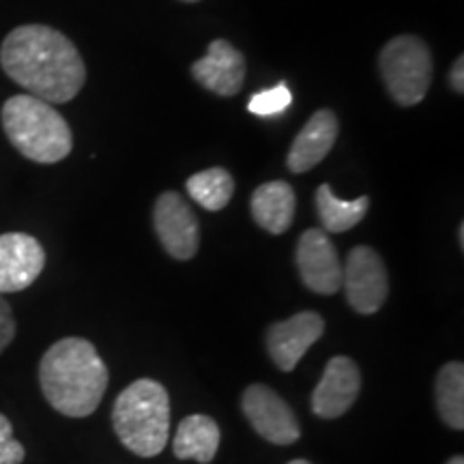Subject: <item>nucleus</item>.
<instances>
[{
    "mask_svg": "<svg viewBox=\"0 0 464 464\" xmlns=\"http://www.w3.org/2000/svg\"><path fill=\"white\" fill-rule=\"evenodd\" d=\"M448 464H464V458L462 456H454V458H450Z\"/></svg>",
    "mask_w": 464,
    "mask_h": 464,
    "instance_id": "nucleus-24",
    "label": "nucleus"
},
{
    "mask_svg": "<svg viewBox=\"0 0 464 464\" xmlns=\"http://www.w3.org/2000/svg\"><path fill=\"white\" fill-rule=\"evenodd\" d=\"M188 194L194 202H198L207 211H222L235 194V181L232 174L224 168H208V170L196 172L188 179Z\"/></svg>",
    "mask_w": 464,
    "mask_h": 464,
    "instance_id": "nucleus-19",
    "label": "nucleus"
},
{
    "mask_svg": "<svg viewBox=\"0 0 464 464\" xmlns=\"http://www.w3.org/2000/svg\"><path fill=\"white\" fill-rule=\"evenodd\" d=\"M3 130L17 153L37 164H56L73 149V136L67 121L52 103L33 95H15L5 102Z\"/></svg>",
    "mask_w": 464,
    "mask_h": 464,
    "instance_id": "nucleus-4",
    "label": "nucleus"
},
{
    "mask_svg": "<svg viewBox=\"0 0 464 464\" xmlns=\"http://www.w3.org/2000/svg\"><path fill=\"white\" fill-rule=\"evenodd\" d=\"M379 72L398 106H417L432 84L430 48L415 34H398L381 50Z\"/></svg>",
    "mask_w": 464,
    "mask_h": 464,
    "instance_id": "nucleus-5",
    "label": "nucleus"
},
{
    "mask_svg": "<svg viewBox=\"0 0 464 464\" xmlns=\"http://www.w3.org/2000/svg\"><path fill=\"white\" fill-rule=\"evenodd\" d=\"M24 458V445L14 439V426L0 413V464H22Z\"/></svg>",
    "mask_w": 464,
    "mask_h": 464,
    "instance_id": "nucleus-21",
    "label": "nucleus"
},
{
    "mask_svg": "<svg viewBox=\"0 0 464 464\" xmlns=\"http://www.w3.org/2000/svg\"><path fill=\"white\" fill-rule=\"evenodd\" d=\"M45 252L34 237L24 232L0 235V295L20 293L42 276Z\"/></svg>",
    "mask_w": 464,
    "mask_h": 464,
    "instance_id": "nucleus-12",
    "label": "nucleus"
},
{
    "mask_svg": "<svg viewBox=\"0 0 464 464\" xmlns=\"http://www.w3.org/2000/svg\"><path fill=\"white\" fill-rule=\"evenodd\" d=\"M5 73L48 103L72 102L86 82V67L75 45L63 33L44 24L17 26L0 48Z\"/></svg>",
    "mask_w": 464,
    "mask_h": 464,
    "instance_id": "nucleus-1",
    "label": "nucleus"
},
{
    "mask_svg": "<svg viewBox=\"0 0 464 464\" xmlns=\"http://www.w3.org/2000/svg\"><path fill=\"white\" fill-rule=\"evenodd\" d=\"M15 338V318L11 312V305L0 295V353L7 348Z\"/></svg>",
    "mask_w": 464,
    "mask_h": 464,
    "instance_id": "nucleus-22",
    "label": "nucleus"
},
{
    "mask_svg": "<svg viewBox=\"0 0 464 464\" xmlns=\"http://www.w3.org/2000/svg\"><path fill=\"white\" fill-rule=\"evenodd\" d=\"M246 56L226 39H216L208 44L207 56L191 65V75L207 91L219 97L239 95L246 84Z\"/></svg>",
    "mask_w": 464,
    "mask_h": 464,
    "instance_id": "nucleus-13",
    "label": "nucleus"
},
{
    "mask_svg": "<svg viewBox=\"0 0 464 464\" xmlns=\"http://www.w3.org/2000/svg\"><path fill=\"white\" fill-rule=\"evenodd\" d=\"M153 226L161 247L174 260H189L200 246V226L188 200L177 191H164L155 202Z\"/></svg>",
    "mask_w": 464,
    "mask_h": 464,
    "instance_id": "nucleus-8",
    "label": "nucleus"
},
{
    "mask_svg": "<svg viewBox=\"0 0 464 464\" xmlns=\"http://www.w3.org/2000/svg\"><path fill=\"white\" fill-rule=\"evenodd\" d=\"M249 208L260 228L271 235H284L295 219L297 196L286 181H269L254 189Z\"/></svg>",
    "mask_w": 464,
    "mask_h": 464,
    "instance_id": "nucleus-15",
    "label": "nucleus"
},
{
    "mask_svg": "<svg viewBox=\"0 0 464 464\" xmlns=\"http://www.w3.org/2000/svg\"><path fill=\"white\" fill-rule=\"evenodd\" d=\"M370 208V198L362 196L357 200H342L334 194L327 183L316 189V213L324 232H346L362 222Z\"/></svg>",
    "mask_w": 464,
    "mask_h": 464,
    "instance_id": "nucleus-17",
    "label": "nucleus"
},
{
    "mask_svg": "<svg viewBox=\"0 0 464 464\" xmlns=\"http://www.w3.org/2000/svg\"><path fill=\"white\" fill-rule=\"evenodd\" d=\"M437 396V411L451 430L464 428V365L460 362H450L439 370L434 382Z\"/></svg>",
    "mask_w": 464,
    "mask_h": 464,
    "instance_id": "nucleus-18",
    "label": "nucleus"
},
{
    "mask_svg": "<svg viewBox=\"0 0 464 464\" xmlns=\"http://www.w3.org/2000/svg\"><path fill=\"white\" fill-rule=\"evenodd\" d=\"M362 392V372L348 357H334L312 393V413L323 420H338L357 402Z\"/></svg>",
    "mask_w": 464,
    "mask_h": 464,
    "instance_id": "nucleus-11",
    "label": "nucleus"
},
{
    "mask_svg": "<svg viewBox=\"0 0 464 464\" xmlns=\"http://www.w3.org/2000/svg\"><path fill=\"white\" fill-rule=\"evenodd\" d=\"M293 103V92L284 82H280L274 89H266L260 92H254L249 97L247 110L256 116H277L282 112H286Z\"/></svg>",
    "mask_w": 464,
    "mask_h": 464,
    "instance_id": "nucleus-20",
    "label": "nucleus"
},
{
    "mask_svg": "<svg viewBox=\"0 0 464 464\" xmlns=\"http://www.w3.org/2000/svg\"><path fill=\"white\" fill-rule=\"evenodd\" d=\"M112 426L123 448L140 458L164 451L170 432V398L153 379H138L116 398Z\"/></svg>",
    "mask_w": 464,
    "mask_h": 464,
    "instance_id": "nucleus-3",
    "label": "nucleus"
},
{
    "mask_svg": "<svg viewBox=\"0 0 464 464\" xmlns=\"http://www.w3.org/2000/svg\"><path fill=\"white\" fill-rule=\"evenodd\" d=\"M295 260H297L301 282L312 293L329 297L342 290V263L338 249L324 230H305L299 237Z\"/></svg>",
    "mask_w": 464,
    "mask_h": 464,
    "instance_id": "nucleus-9",
    "label": "nucleus"
},
{
    "mask_svg": "<svg viewBox=\"0 0 464 464\" xmlns=\"http://www.w3.org/2000/svg\"><path fill=\"white\" fill-rule=\"evenodd\" d=\"M288 464H312V462H307V460H290Z\"/></svg>",
    "mask_w": 464,
    "mask_h": 464,
    "instance_id": "nucleus-26",
    "label": "nucleus"
},
{
    "mask_svg": "<svg viewBox=\"0 0 464 464\" xmlns=\"http://www.w3.org/2000/svg\"><path fill=\"white\" fill-rule=\"evenodd\" d=\"M324 334V321L316 312H299L274 323L266 332V351L282 372H293L304 355Z\"/></svg>",
    "mask_w": 464,
    "mask_h": 464,
    "instance_id": "nucleus-10",
    "label": "nucleus"
},
{
    "mask_svg": "<svg viewBox=\"0 0 464 464\" xmlns=\"http://www.w3.org/2000/svg\"><path fill=\"white\" fill-rule=\"evenodd\" d=\"M108 368L89 340L65 338L52 344L39 363V385L56 413L89 417L108 390Z\"/></svg>",
    "mask_w": 464,
    "mask_h": 464,
    "instance_id": "nucleus-2",
    "label": "nucleus"
},
{
    "mask_svg": "<svg viewBox=\"0 0 464 464\" xmlns=\"http://www.w3.org/2000/svg\"><path fill=\"white\" fill-rule=\"evenodd\" d=\"M458 237H460V247H464V224H460V230H458Z\"/></svg>",
    "mask_w": 464,
    "mask_h": 464,
    "instance_id": "nucleus-25",
    "label": "nucleus"
},
{
    "mask_svg": "<svg viewBox=\"0 0 464 464\" xmlns=\"http://www.w3.org/2000/svg\"><path fill=\"white\" fill-rule=\"evenodd\" d=\"M243 413L260 437L274 445H290L301 437L297 415L280 393L271 387L254 382L243 392Z\"/></svg>",
    "mask_w": 464,
    "mask_h": 464,
    "instance_id": "nucleus-7",
    "label": "nucleus"
},
{
    "mask_svg": "<svg viewBox=\"0 0 464 464\" xmlns=\"http://www.w3.org/2000/svg\"><path fill=\"white\" fill-rule=\"evenodd\" d=\"M183 3H198V0H183Z\"/></svg>",
    "mask_w": 464,
    "mask_h": 464,
    "instance_id": "nucleus-27",
    "label": "nucleus"
},
{
    "mask_svg": "<svg viewBox=\"0 0 464 464\" xmlns=\"http://www.w3.org/2000/svg\"><path fill=\"white\" fill-rule=\"evenodd\" d=\"M338 116L332 110L324 108L312 114L288 150V170L295 174H304L321 164L332 153L334 144L338 140Z\"/></svg>",
    "mask_w": 464,
    "mask_h": 464,
    "instance_id": "nucleus-14",
    "label": "nucleus"
},
{
    "mask_svg": "<svg viewBox=\"0 0 464 464\" xmlns=\"http://www.w3.org/2000/svg\"><path fill=\"white\" fill-rule=\"evenodd\" d=\"M462 73H464V58L458 56L456 63L450 69V86L458 92V95H462V92H464V78H462Z\"/></svg>",
    "mask_w": 464,
    "mask_h": 464,
    "instance_id": "nucleus-23",
    "label": "nucleus"
},
{
    "mask_svg": "<svg viewBox=\"0 0 464 464\" xmlns=\"http://www.w3.org/2000/svg\"><path fill=\"white\" fill-rule=\"evenodd\" d=\"M342 288L346 301L359 314H376L390 295V277L379 252L368 246H357L348 252L342 265Z\"/></svg>",
    "mask_w": 464,
    "mask_h": 464,
    "instance_id": "nucleus-6",
    "label": "nucleus"
},
{
    "mask_svg": "<svg viewBox=\"0 0 464 464\" xmlns=\"http://www.w3.org/2000/svg\"><path fill=\"white\" fill-rule=\"evenodd\" d=\"M179 460H196L208 464L219 450V426L208 415H189L179 423L172 443Z\"/></svg>",
    "mask_w": 464,
    "mask_h": 464,
    "instance_id": "nucleus-16",
    "label": "nucleus"
}]
</instances>
